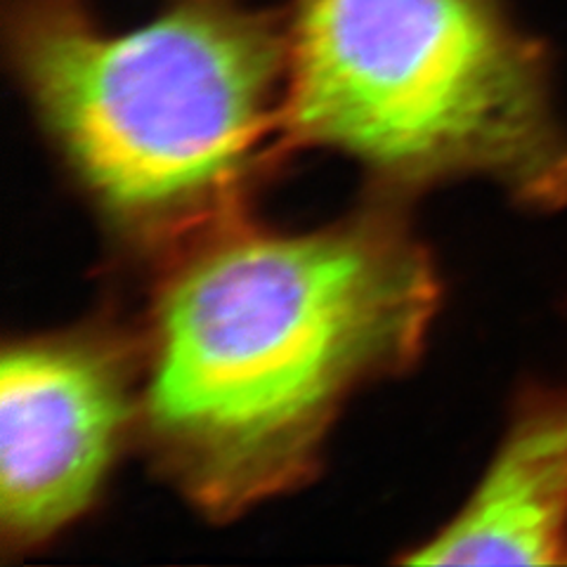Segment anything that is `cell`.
Returning <instances> with one entry per match:
<instances>
[{"label":"cell","instance_id":"cell-3","mask_svg":"<svg viewBox=\"0 0 567 567\" xmlns=\"http://www.w3.org/2000/svg\"><path fill=\"white\" fill-rule=\"evenodd\" d=\"M284 150H329L390 192L485 181L567 206L548 60L504 0H296Z\"/></svg>","mask_w":567,"mask_h":567},{"label":"cell","instance_id":"cell-4","mask_svg":"<svg viewBox=\"0 0 567 567\" xmlns=\"http://www.w3.org/2000/svg\"><path fill=\"white\" fill-rule=\"evenodd\" d=\"M140 419V352L81 327L6 343L0 358V537L48 542L93 506Z\"/></svg>","mask_w":567,"mask_h":567},{"label":"cell","instance_id":"cell-1","mask_svg":"<svg viewBox=\"0 0 567 567\" xmlns=\"http://www.w3.org/2000/svg\"><path fill=\"white\" fill-rule=\"evenodd\" d=\"M164 260L137 435L218 520L303 485L343 404L416 360L440 303L431 254L390 204L310 233L241 213Z\"/></svg>","mask_w":567,"mask_h":567},{"label":"cell","instance_id":"cell-2","mask_svg":"<svg viewBox=\"0 0 567 567\" xmlns=\"http://www.w3.org/2000/svg\"><path fill=\"white\" fill-rule=\"evenodd\" d=\"M3 39L62 162L140 251L241 216L284 150L289 27L244 0H171L128 31L87 0H6Z\"/></svg>","mask_w":567,"mask_h":567},{"label":"cell","instance_id":"cell-5","mask_svg":"<svg viewBox=\"0 0 567 567\" xmlns=\"http://www.w3.org/2000/svg\"><path fill=\"white\" fill-rule=\"evenodd\" d=\"M414 565H567V383L527 393L456 516Z\"/></svg>","mask_w":567,"mask_h":567}]
</instances>
